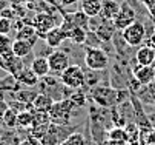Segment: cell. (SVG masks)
Listing matches in <instances>:
<instances>
[{
  "label": "cell",
  "mask_w": 155,
  "mask_h": 145,
  "mask_svg": "<svg viewBox=\"0 0 155 145\" xmlns=\"http://www.w3.org/2000/svg\"><path fill=\"white\" fill-rule=\"evenodd\" d=\"M153 85H155V80H153Z\"/></svg>",
  "instance_id": "cell-34"
},
{
  "label": "cell",
  "mask_w": 155,
  "mask_h": 145,
  "mask_svg": "<svg viewBox=\"0 0 155 145\" xmlns=\"http://www.w3.org/2000/svg\"><path fill=\"white\" fill-rule=\"evenodd\" d=\"M17 111L14 108H8L2 117V120H0V123H2V127L5 128H17Z\"/></svg>",
  "instance_id": "cell-22"
},
{
  "label": "cell",
  "mask_w": 155,
  "mask_h": 145,
  "mask_svg": "<svg viewBox=\"0 0 155 145\" xmlns=\"http://www.w3.org/2000/svg\"><path fill=\"white\" fill-rule=\"evenodd\" d=\"M80 3H81V11L86 16H89V19L100 16L103 0H80Z\"/></svg>",
  "instance_id": "cell-18"
},
{
  "label": "cell",
  "mask_w": 155,
  "mask_h": 145,
  "mask_svg": "<svg viewBox=\"0 0 155 145\" xmlns=\"http://www.w3.org/2000/svg\"><path fill=\"white\" fill-rule=\"evenodd\" d=\"M0 91L5 93V90H3V79H0Z\"/></svg>",
  "instance_id": "cell-32"
},
{
  "label": "cell",
  "mask_w": 155,
  "mask_h": 145,
  "mask_svg": "<svg viewBox=\"0 0 155 145\" xmlns=\"http://www.w3.org/2000/svg\"><path fill=\"white\" fill-rule=\"evenodd\" d=\"M54 99L49 97L48 94L45 93H38L35 96V99L32 100V108L34 111H38V113H49L52 105H54Z\"/></svg>",
  "instance_id": "cell-16"
},
{
  "label": "cell",
  "mask_w": 155,
  "mask_h": 145,
  "mask_svg": "<svg viewBox=\"0 0 155 145\" xmlns=\"http://www.w3.org/2000/svg\"><path fill=\"white\" fill-rule=\"evenodd\" d=\"M34 125V108L23 110L17 114V128L20 130H31Z\"/></svg>",
  "instance_id": "cell-19"
},
{
  "label": "cell",
  "mask_w": 155,
  "mask_h": 145,
  "mask_svg": "<svg viewBox=\"0 0 155 145\" xmlns=\"http://www.w3.org/2000/svg\"><path fill=\"white\" fill-rule=\"evenodd\" d=\"M60 145H87V139L77 130V131L71 133L64 140H61Z\"/></svg>",
  "instance_id": "cell-23"
},
{
  "label": "cell",
  "mask_w": 155,
  "mask_h": 145,
  "mask_svg": "<svg viewBox=\"0 0 155 145\" xmlns=\"http://www.w3.org/2000/svg\"><path fill=\"white\" fill-rule=\"evenodd\" d=\"M134 59L138 65H153L155 64V50L149 45L138 47L134 54Z\"/></svg>",
  "instance_id": "cell-12"
},
{
  "label": "cell",
  "mask_w": 155,
  "mask_h": 145,
  "mask_svg": "<svg viewBox=\"0 0 155 145\" xmlns=\"http://www.w3.org/2000/svg\"><path fill=\"white\" fill-rule=\"evenodd\" d=\"M57 2H58V5L60 6H72V5H75L77 2H78V0H57Z\"/></svg>",
  "instance_id": "cell-28"
},
{
  "label": "cell",
  "mask_w": 155,
  "mask_h": 145,
  "mask_svg": "<svg viewBox=\"0 0 155 145\" xmlns=\"http://www.w3.org/2000/svg\"><path fill=\"white\" fill-rule=\"evenodd\" d=\"M9 108V103L5 100V94H3V91H0V120H2V117H3V114H5V111Z\"/></svg>",
  "instance_id": "cell-27"
},
{
  "label": "cell",
  "mask_w": 155,
  "mask_h": 145,
  "mask_svg": "<svg viewBox=\"0 0 155 145\" xmlns=\"http://www.w3.org/2000/svg\"><path fill=\"white\" fill-rule=\"evenodd\" d=\"M17 79V82L20 85H23V87H28V88H32V87H37L38 85V82H40V77L31 70V67H25L23 70H21L17 76H14Z\"/></svg>",
  "instance_id": "cell-13"
},
{
  "label": "cell",
  "mask_w": 155,
  "mask_h": 145,
  "mask_svg": "<svg viewBox=\"0 0 155 145\" xmlns=\"http://www.w3.org/2000/svg\"><path fill=\"white\" fill-rule=\"evenodd\" d=\"M58 77L64 87H69L72 90H80L84 87V68L81 65L71 64Z\"/></svg>",
  "instance_id": "cell-4"
},
{
  "label": "cell",
  "mask_w": 155,
  "mask_h": 145,
  "mask_svg": "<svg viewBox=\"0 0 155 145\" xmlns=\"http://www.w3.org/2000/svg\"><path fill=\"white\" fill-rule=\"evenodd\" d=\"M103 40L97 36L95 31H91V29H87V37H86V42L83 47L86 48H103Z\"/></svg>",
  "instance_id": "cell-24"
},
{
  "label": "cell",
  "mask_w": 155,
  "mask_h": 145,
  "mask_svg": "<svg viewBox=\"0 0 155 145\" xmlns=\"http://www.w3.org/2000/svg\"><path fill=\"white\" fill-rule=\"evenodd\" d=\"M121 36L130 48H138L146 42V26L143 22L135 20L132 25H129L121 31Z\"/></svg>",
  "instance_id": "cell-5"
},
{
  "label": "cell",
  "mask_w": 155,
  "mask_h": 145,
  "mask_svg": "<svg viewBox=\"0 0 155 145\" xmlns=\"http://www.w3.org/2000/svg\"><path fill=\"white\" fill-rule=\"evenodd\" d=\"M29 23L35 28L38 37L43 39V37L46 36L48 31H51L54 26H58L61 22H58V20H57L52 14H49V12H37V14L32 17V20H31Z\"/></svg>",
  "instance_id": "cell-7"
},
{
  "label": "cell",
  "mask_w": 155,
  "mask_h": 145,
  "mask_svg": "<svg viewBox=\"0 0 155 145\" xmlns=\"http://www.w3.org/2000/svg\"><path fill=\"white\" fill-rule=\"evenodd\" d=\"M77 108L78 107L68 97V99H61V100L54 102V105L48 114H49L51 122L55 123V125H69L71 117L75 116L74 113Z\"/></svg>",
  "instance_id": "cell-2"
},
{
  "label": "cell",
  "mask_w": 155,
  "mask_h": 145,
  "mask_svg": "<svg viewBox=\"0 0 155 145\" xmlns=\"http://www.w3.org/2000/svg\"><path fill=\"white\" fill-rule=\"evenodd\" d=\"M109 54L103 48L84 47V67L95 71H104L109 68Z\"/></svg>",
  "instance_id": "cell-3"
},
{
  "label": "cell",
  "mask_w": 155,
  "mask_h": 145,
  "mask_svg": "<svg viewBox=\"0 0 155 145\" xmlns=\"http://www.w3.org/2000/svg\"><path fill=\"white\" fill-rule=\"evenodd\" d=\"M104 145H120V143H117V142H112V140H107V142H104Z\"/></svg>",
  "instance_id": "cell-31"
},
{
  "label": "cell",
  "mask_w": 155,
  "mask_h": 145,
  "mask_svg": "<svg viewBox=\"0 0 155 145\" xmlns=\"http://www.w3.org/2000/svg\"><path fill=\"white\" fill-rule=\"evenodd\" d=\"M46 57H48V62H49L51 74H54L57 77L71 65V59H69L68 53H66L64 50H61V48L51 50V53Z\"/></svg>",
  "instance_id": "cell-6"
},
{
  "label": "cell",
  "mask_w": 155,
  "mask_h": 145,
  "mask_svg": "<svg viewBox=\"0 0 155 145\" xmlns=\"http://www.w3.org/2000/svg\"><path fill=\"white\" fill-rule=\"evenodd\" d=\"M120 8H121V3L117 2V0H103L100 17H103L106 20H112L117 16V12L120 11Z\"/></svg>",
  "instance_id": "cell-17"
},
{
  "label": "cell",
  "mask_w": 155,
  "mask_h": 145,
  "mask_svg": "<svg viewBox=\"0 0 155 145\" xmlns=\"http://www.w3.org/2000/svg\"><path fill=\"white\" fill-rule=\"evenodd\" d=\"M32 51H34V45L29 40H23V39H15L12 43V53L20 57V59H26V57H32Z\"/></svg>",
  "instance_id": "cell-14"
},
{
  "label": "cell",
  "mask_w": 155,
  "mask_h": 145,
  "mask_svg": "<svg viewBox=\"0 0 155 145\" xmlns=\"http://www.w3.org/2000/svg\"><path fill=\"white\" fill-rule=\"evenodd\" d=\"M132 76L140 85H150L155 80V65H138L134 59V67H129Z\"/></svg>",
  "instance_id": "cell-9"
},
{
  "label": "cell",
  "mask_w": 155,
  "mask_h": 145,
  "mask_svg": "<svg viewBox=\"0 0 155 145\" xmlns=\"http://www.w3.org/2000/svg\"><path fill=\"white\" fill-rule=\"evenodd\" d=\"M107 139L120 145H124L129 140V134H127V130H124L123 127H114L112 130L107 131Z\"/></svg>",
  "instance_id": "cell-20"
},
{
  "label": "cell",
  "mask_w": 155,
  "mask_h": 145,
  "mask_svg": "<svg viewBox=\"0 0 155 145\" xmlns=\"http://www.w3.org/2000/svg\"><path fill=\"white\" fill-rule=\"evenodd\" d=\"M135 20H138L135 9L127 3V0H124V2L121 3L120 11H118L117 16L112 19V23H114V26H115L118 31H123L124 28H127L129 25L134 23Z\"/></svg>",
  "instance_id": "cell-8"
},
{
  "label": "cell",
  "mask_w": 155,
  "mask_h": 145,
  "mask_svg": "<svg viewBox=\"0 0 155 145\" xmlns=\"http://www.w3.org/2000/svg\"><path fill=\"white\" fill-rule=\"evenodd\" d=\"M146 42H147L149 47H152V48L155 50V31H152V34H149V36L146 37Z\"/></svg>",
  "instance_id": "cell-29"
},
{
  "label": "cell",
  "mask_w": 155,
  "mask_h": 145,
  "mask_svg": "<svg viewBox=\"0 0 155 145\" xmlns=\"http://www.w3.org/2000/svg\"><path fill=\"white\" fill-rule=\"evenodd\" d=\"M12 43H14V40L8 34H0V56L11 54L12 53Z\"/></svg>",
  "instance_id": "cell-25"
},
{
  "label": "cell",
  "mask_w": 155,
  "mask_h": 145,
  "mask_svg": "<svg viewBox=\"0 0 155 145\" xmlns=\"http://www.w3.org/2000/svg\"><path fill=\"white\" fill-rule=\"evenodd\" d=\"M140 2L146 6V9H147V11H150V9H153V8H155V0H140Z\"/></svg>",
  "instance_id": "cell-30"
},
{
  "label": "cell",
  "mask_w": 155,
  "mask_h": 145,
  "mask_svg": "<svg viewBox=\"0 0 155 145\" xmlns=\"http://www.w3.org/2000/svg\"><path fill=\"white\" fill-rule=\"evenodd\" d=\"M43 40H45V43L49 48L55 50V48H60L64 42H68V34H66L63 31V28L58 25V26H54L51 31H48L46 36L43 37Z\"/></svg>",
  "instance_id": "cell-11"
},
{
  "label": "cell",
  "mask_w": 155,
  "mask_h": 145,
  "mask_svg": "<svg viewBox=\"0 0 155 145\" xmlns=\"http://www.w3.org/2000/svg\"><path fill=\"white\" fill-rule=\"evenodd\" d=\"M12 20L6 19V17H0V34H9V31L12 29Z\"/></svg>",
  "instance_id": "cell-26"
},
{
  "label": "cell",
  "mask_w": 155,
  "mask_h": 145,
  "mask_svg": "<svg viewBox=\"0 0 155 145\" xmlns=\"http://www.w3.org/2000/svg\"><path fill=\"white\" fill-rule=\"evenodd\" d=\"M86 37H87V29L80 28V26H75V28H72L68 33V40H69V42H72L75 45H80V47L84 45Z\"/></svg>",
  "instance_id": "cell-21"
},
{
  "label": "cell",
  "mask_w": 155,
  "mask_h": 145,
  "mask_svg": "<svg viewBox=\"0 0 155 145\" xmlns=\"http://www.w3.org/2000/svg\"><path fill=\"white\" fill-rule=\"evenodd\" d=\"M129 90H117L112 85H97L89 91V99L100 108H115L118 103L126 102L124 99L129 97Z\"/></svg>",
  "instance_id": "cell-1"
},
{
  "label": "cell",
  "mask_w": 155,
  "mask_h": 145,
  "mask_svg": "<svg viewBox=\"0 0 155 145\" xmlns=\"http://www.w3.org/2000/svg\"><path fill=\"white\" fill-rule=\"evenodd\" d=\"M18 3H29V2H32V0H17Z\"/></svg>",
  "instance_id": "cell-33"
},
{
  "label": "cell",
  "mask_w": 155,
  "mask_h": 145,
  "mask_svg": "<svg viewBox=\"0 0 155 145\" xmlns=\"http://www.w3.org/2000/svg\"><path fill=\"white\" fill-rule=\"evenodd\" d=\"M31 70L41 79V77H46L48 74H51V70H49V62H48V57L46 56H35L32 57V62H31Z\"/></svg>",
  "instance_id": "cell-15"
},
{
  "label": "cell",
  "mask_w": 155,
  "mask_h": 145,
  "mask_svg": "<svg viewBox=\"0 0 155 145\" xmlns=\"http://www.w3.org/2000/svg\"><path fill=\"white\" fill-rule=\"evenodd\" d=\"M25 67H26L25 60L20 59V57H17L14 53L5 54V56H0V68H2L3 71H6L8 74L17 76Z\"/></svg>",
  "instance_id": "cell-10"
}]
</instances>
